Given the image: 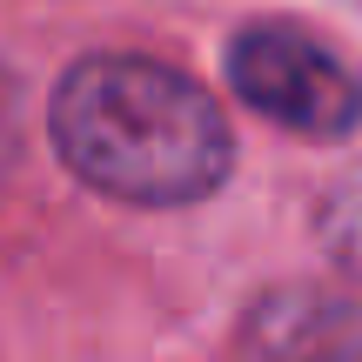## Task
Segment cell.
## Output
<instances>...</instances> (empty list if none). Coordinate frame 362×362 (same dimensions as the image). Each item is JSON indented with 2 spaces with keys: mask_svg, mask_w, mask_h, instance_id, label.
Wrapping results in <instances>:
<instances>
[{
  "mask_svg": "<svg viewBox=\"0 0 362 362\" xmlns=\"http://www.w3.org/2000/svg\"><path fill=\"white\" fill-rule=\"evenodd\" d=\"M47 134L88 188L134 208H181L228 181L221 107L148 54H88L47 101Z\"/></svg>",
  "mask_w": 362,
  "mask_h": 362,
  "instance_id": "cell-1",
  "label": "cell"
},
{
  "mask_svg": "<svg viewBox=\"0 0 362 362\" xmlns=\"http://www.w3.org/2000/svg\"><path fill=\"white\" fill-rule=\"evenodd\" d=\"M228 81L255 115H269L288 134H309V141H342L362 121V81L315 34L288 21L242 27L228 47Z\"/></svg>",
  "mask_w": 362,
  "mask_h": 362,
  "instance_id": "cell-2",
  "label": "cell"
},
{
  "mask_svg": "<svg viewBox=\"0 0 362 362\" xmlns=\"http://www.w3.org/2000/svg\"><path fill=\"white\" fill-rule=\"evenodd\" d=\"M242 362H362V302L342 288H315V282H288L248 309Z\"/></svg>",
  "mask_w": 362,
  "mask_h": 362,
  "instance_id": "cell-3",
  "label": "cell"
},
{
  "mask_svg": "<svg viewBox=\"0 0 362 362\" xmlns=\"http://www.w3.org/2000/svg\"><path fill=\"white\" fill-rule=\"evenodd\" d=\"M322 242H329V255L362 282V168H349L336 188H329V202H322Z\"/></svg>",
  "mask_w": 362,
  "mask_h": 362,
  "instance_id": "cell-4",
  "label": "cell"
}]
</instances>
